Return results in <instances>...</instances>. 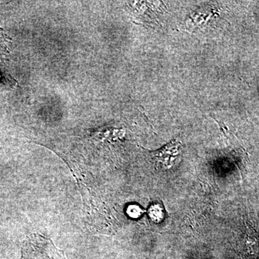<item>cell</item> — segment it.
<instances>
[{
	"mask_svg": "<svg viewBox=\"0 0 259 259\" xmlns=\"http://www.w3.org/2000/svg\"><path fill=\"white\" fill-rule=\"evenodd\" d=\"M180 143L175 140L161 149L150 153V155L154 161L161 163L164 168H171L180 154Z\"/></svg>",
	"mask_w": 259,
	"mask_h": 259,
	"instance_id": "obj_1",
	"label": "cell"
},
{
	"mask_svg": "<svg viewBox=\"0 0 259 259\" xmlns=\"http://www.w3.org/2000/svg\"><path fill=\"white\" fill-rule=\"evenodd\" d=\"M4 37V35H3V32L0 31V39L3 38Z\"/></svg>",
	"mask_w": 259,
	"mask_h": 259,
	"instance_id": "obj_2",
	"label": "cell"
}]
</instances>
